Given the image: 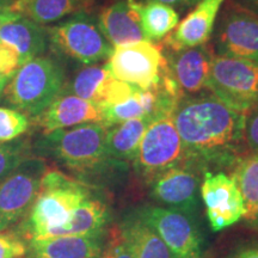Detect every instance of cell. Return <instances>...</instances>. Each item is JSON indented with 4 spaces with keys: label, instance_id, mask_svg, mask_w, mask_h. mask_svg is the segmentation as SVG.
<instances>
[{
    "label": "cell",
    "instance_id": "17",
    "mask_svg": "<svg viewBox=\"0 0 258 258\" xmlns=\"http://www.w3.org/2000/svg\"><path fill=\"white\" fill-rule=\"evenodd\" d=\"M139 6L137 0H115L99 12L97 24L112 47L146 41Z\"/></svg>",
    "mask_w": 258,
    "mask_h": 258
},
{
    "label": "cell",
    "instance_id": "7",
    "mask_svg": "<svg viewBox=\"0 0 258 258\" xmlns=\"http://www.w3.org/2000/svg\"><path fill=\"white\" fill-rule=\"evenodd\" d=\"M48 169L40 157L29 156L0 180V232L21 224L30 211Z\"/></svg>",
    "mask_w": 258,
    "mask_h": 258
},
{
    "label": "cell",
    "instance_id": "12",
    "mask_svg": "<svg viewBox=\"0 0 258 258\" xmlns=\"http://www.w3.org/2000/svg\"><path fill=\"white\" fill-rule=\"evenodd\" d=\"M202 169L191 160L171 167L151 180L150 196L161 207L176 209L194 217L199 206Z\"/></svg>",
    "mask_w": 258,
    "mask_h": 258
},
{
    "label": "cell",
    "instance_id": "11",
    "mask_svg": "<svg viewBox=\"0 0 258 258\" xmlns=\"http://www.w3.org/2000/svg\"><path fill=\"white\" fill-rule=\"evenodd\" d=\"M214 46L217 55L258 63V14L234 3L228 4L218 24Z\"/></svg>",
    "mask_w": 258,
    "mask_h": 258
},
{
    "label": "cell",
    "instance_id": "28",
    "mask_svg": "<svg viewBox=\"0 0 258 258\" xmlns=\"http://www.w3.org/2000/svg\"><path fill=\"white\" fill-rule=\"evenodd\" d=\"M28 141L25 139H16L9 143H0V180L17 167L25 158L30 156L29 153Z\"/></svg>",
    "mask_w": 258,
    "mask_h": 258
},
{
    "label": "cell",
    "instance_id": "18",
    "mask_svg": "<svg viewBox=\"0 0 258 258\" xmlns=\"http://www.w3.org/2000/svg\"><path fill=\"white\" fill-rule=\"evenodd\" d=\"M225 0H200L175 31L165 37V44L169 49L201 46L211 40L219 11Z\"/></svg>",
    "mask_w": 258,
    "mask_h": 258
},
{
    "label": "cell",
    "instance_id": "6",
    "mask_svg": "<svg viewBox=\"0 0 258 258\" xmlns=\"http://www.w3.org/2000/svg\"><path fill=\"white\" fill-rule=\"evenodd\" d=\"M207 88L228 106L246 114L258 103V63L215 54Z\"/></svg>",
    "mask_w": 258,
    "mask_h": 258
},
{
    "label": "cell",
    "instance_id": "27",
    "mask_svg": "<svg viewBox=\"0 0 258 258\" xmlns=\"http://www.w3.org/2000/svg\"><path fill=\"white\" fill-rule=\"evenodd\" d=\"M30 127L27 115L14 108L0 106V143H9L21 138Z\"/></svg>",
    "mask_w": 258,
    "mask_h": 258
},
{
    "label": "cell",
    "instance_id": "32",
    "mask_svg": "<svg viewBox=\"0 0 258 258\" xmlns=\"http://www.w3.org/2000/svg\"><path fill=\"white\" fill-rule=\"evenodd\" d=\"M21 66L22 60L17 51L4 43H0V74L11 79Z\"/></svg>",
    "mask_w": 258,
    "mask_h": 258
},
{
    "label": "cell",
    "instance_id": "20",
    "mask_svg": "<svg viewBox=\"0 0 258 258\" xmlns=\"http://www.w3.org/2000/svg\"><path fill=\"white\" fill-rule=\"evenodd\" d=\"M110 222L108 203L95 192L85 200L66 224L51 232L50 237L60 235H99L106 233Z\"/></svg>",
    "mask_w": 258,
    "mask_h": 258
},
{
    "label": "cell",
    "instance_id": "14",
    "mask_svg": "<svg viewBox=\"0 0 258 258\" xmlns=\"http://www.w3.org/2000/svg\"><path fill=\"white\" fill-rule=\"evenodd\" d=\"M214 55V51L207 44L169 49L165 55L167 71L182 97L194 96L208 89V77Z\"/></svg>",
    "mask_w": 258,
    "mask_h": 258
},
{
    "label": "cell",
    "instance_id": "24",
    "mask_svg": "<svg viewBox=\"0 0 258 258\" xmlns=\"http://www.w3.org/2000/svg\"><path fill=\"white\" fill-rule=\"evenodd\" d=\"M111 78L112 76L105 64L86 66L80 70L69 84L64 83L61 92L80 97L99 105Z\"/></svg>",
    "mask_w": 258,
    "mask_h": 258
},
{
    "label": "cell",
    "instance_id": "1",
    "mask_svg": "<svg viewBox=\"0 0 258 258\" xmlns=\"http://www.w3.org/2000/svg\"><path fill=\"white\" fill-rule=\"evenodd\" d=\"M245 117L212 92L183 97L172 112L188 160L205 171L209 165L232 166L240 157Z\"/></svg>",
    "mask_w": 258,
    "mask_h": 258
},
{
    "label": "cell",
    "instance_id": "29",
    "mask_svg": "<svg viewBox=\"0 0 258 258\" xmlns=\"http://www.w3.org/2000/svg\"><path fill=\"white\" fill-rule=\"evenodd\" d=\"M99 258H134V254L122 235L118 226L108 232V240Z\"/></svg>",
    "mask_w": 258,
    "mask_h": 258
},
{
    "label": "cell",
    "instance_id": "8",
    "mask_svg": "<svg viewBox=\"0 0 258 258\" xmlns=\"http://www.w3.org/2000/svg\"><path fill=\"white\" fill-rule=\"evenodd\" d=\"M46 30L50 43L78 62L95 64L108 60L114 50L98 24L85 12L73 15L67 21L47 27Z\"/></svg>",
    "mask_w": 258,
    "mask_h": 258
},
{
    "label": "cell",
    "instance_id": "34",
    "mask_svg": "<svg viewBox=\"0 0 258 258\" xmlns=\"http://www.w3.org/2000/svg\"><path fill=\"white\" fill-rule=\"evenodd\" d=\"M15 2L16 0H0V28L9 23V22L14 21L19 16H22L12 9Z\"/></svg>",
    "mask_w": 258,
    "mask_h": 258
},
{
    "label": "cell",
    "instance_id": "37",
    "mask_svg": "<svg viewBox=\"0 0 258 258\" xmlns=\"http://www.w3.org/2000/svg\"><path fill=\"white\" fill-rule=\"evenodd\" d=\"M9 80H10L9 78H6V77L2 76V74H0V98H2V96L4 95L6 85H8Z\"/></svg>",
    "mask_w": 258,
    "mask_h": 258
},
{
    "label": "cell",
    "instance_id": "4",
    "mask_svg": "<svg viewBox=\"0 0 258 258\" xmlns=\"http://www.w3.org/2000/svg\"><path fill=\"white\" fill-rule=\"evenodd\" d=\"M63 85V67L53 57L41 55L19 67L4 95L14 109L35 118L56 98Z\"/></svg>",
    "mask_w": 258,
    "mask_h": 258
},
{
    "label": "cell",
    "instance_id": "23",
    "mask_svg": "<svg viewBox=\"0 0 258 258\" xmlns=\"http://www.w3.org/2000/svg\"><path fill=\"white\" fill-rule=\"evenodd\" d=\"M96 0H16L14 11L35 23L47 25L61 18L85 12Z\"/></svg>",
    "mask_w": 258,
    "mask_h": 258
},
{
    "label": "cell",
    "instance_id": "3",
    "mask_svg": "<svg viewBox=\"0 0 258 258\" xmlns=\"http://www.w3.org/2000/svg\"><path fill=\"white\" fill-rule=\"evenodd\" d=\"M108 127L102 122L84 123L43 134L37 140V154L49 157L79 177H96L120 161L106 157Z\"/></svg>",
    "mask_w": 258,
    "mask_h": 258
},
{
    "label": "cell",
    "instance_id": "9",
    "mask_svg": "<svg viewBox=\"0 0 258 258\" xmlns=\"http://www.w3.org/2000/svg\"><path fill=\"white\" fill-rule=\"evenodd\" d=\"M165 66L163 48L148 41L114 47L105 62V67L115 79L143 90L158 84Z\"/></svg>",
    "mask_w": 258,
    "mask_h": 258
},
{
    "label": "cell",
    "instance_id": "26",
    "mask_svg": "<svg viewBox=\"0 0 258 258\" xmlns=\"http://www.w3.org/2000/svg\"><path fill=\"white\" fill-rule=\"evenodd\" d=\"M231 177L243 196L245 221L253 218L258 206V153L239 157L232 165Z\"/></svg>",
    "mask_w": 258,
    "mask_h": 258
},
{
    "label": "cell",
    "instance_id": "33",
    "mask_svg": "<svg viewBox=\"0 0 258 258\" xmlns=\"http://www.w3.org/2000/svg\"><path fill=\"white\" fill-rule=\"evenodd\" d=\"M227 258H258V240L243 241L235 245Z\"/></svg>",
    "mask_w": 258,
    "mask_h": 258
},
{
    "label": "cell",
    "instance_id": "2",
    "mask_svg": "<svg viewBox=\"0 0 258 258\" xmlns=\"http://www.w3.org/2000/svg\"><path fill=\"white\" fill-rule=\"evenodd\" d=\"M95 192L88 183L59 170L47 169L37 198L24 220L16 226V232L25 241L48 238L54 230L66 224L76 209Z\"/></svg>",
    "mask_w": 258,
    "mask_h": 258
},
{
    "label": "cell",
    "instance_id": "13",
    "mask_svg": "<svg viewBox=\"0 0 258 258\" xmlns=\"http://www.w3.org/2000/svg\"><path fill=\"white\" fill-rule=\"evenodd\" d=\"M200 194L209 226L214 232L225 230L244 218L243 196L231 176L206 170L200 185Z\"/></svg>",
    "mask_w": 258,
    "mask_h": 258
},
{
    "label": "cell",
    "instance_id": "35",
    "mask_svg": "<svg viewBox=\"0 0 258 258\" xmlns=\"http://www.w3.org/2000/svg\"><path fill=\"white\" fill-rule=\"evenodd\" d=\"M148 2H157V3H161V4H165L169 6H177V5H191L192 0H148Z\"/></svg>",
    "mask_w": 258,
    "mask_h": 258
},
{
    "label": "cell",
    "instance_id": "36",
    "mask_svg": "<svg viewBox=\"0 0 258 258\" xmlns=\"http://www.w3.org/2000/svg\"><path fill=\"white\" fill-rule=\"evenodd\" d=\"M246 224L249 225L250 227L252 228V230H254V231H257V232H258V206H257L256 213H254L253 218L251 219V220H250L249 222H246Z\"/></svg>",
    "mask_w": 258,
    "mask_h": 258
},
{
    "label": "cell",
    "instance_id": "25",
    "mask_svg": "<svg viewBox=\"0 0 258 258\" xmlns=\"http://www.w3.org/2000/svg\"><path fill=\"white\" fill-rule=\"evenodd\" d=\"M139 12L144 36L148 42L160 41L167 37L179 23V16L176 10L161 3H140Z\"/></svg>",
    "mask_w": 258,
    "mask_h": 258
},
{
    "label": "cell",
    "instance_id": "16",
    "mask_svg": "<svg viewBox=\"0 0 258 258\" xmlns=\"http://www.w3.org/2000/svg\"><path fill=\"white\" fill-rule=\"evenodd\" d=\"M108 232L99 235H60L27 240L25 257L99 258L108 240Z\"/></svg>",
    "mask_w": 258,
    "mask_h": 258
},
{
    "label": "cell",
    "instance_id": "31",
    "mask_svg": "<svg viewBox=\"0 0 258 258\" xmlns=\"http://www.w3.org/2000/svg\"><path fill=\"white\" fill-rule=\"evenodd\" d=\"M244 140L251 153H258V103L246 112Z\"/></svg>",
    "mask_w": 258,
    "mask_h": 258
},
{
    "label": "cell",
    "instance_id": "5",
    "mask_svg": "<svg viewBox=\"0 0 258 258\" xmlns=\"http://www.w3.org/2000/svg\"><path fill=\"white\" fill-rule=\"evenodd\" d=\"M188 160L182 138L172 115L158 117L145 132L133 159L135 172L150 184L154 177Z\"/></svg>",
    "mask_w": 258,
    "mask_h": 258
},
{
    "label": "cell",
    "instance_id": "15",
    "mask_svg": "<svg viewBox=\"0 0 258 258\" xmlns=\"http://www.w3.org/2000/svg\"><path fill=\"white\" fill-rule=\"evenodd\" d=\"M34 121L42 129V134H48L57 129L102 122V112L96 103L60 92L46 110L35 117Z\"/></svg>",
    "mask_w": 258,
    "mask_h": 258
},
{
    "label": "cell",
    "instance_id": "21",
    "mask_svg": "<svg viewBox=\"0 0 258 258\" xmlns=\"http://www.w3.org/2000/svg\"><path fill=\"white\" fill-rule=\"evenodd\" d=\"M118 227L134 258H178L135 212L125 217Z\"/></svg>",
    "mask_w": 258,
    "mask_h": 258
},
{
    "label": "cell",
    "instance_id": "30",
    "mask_svg": "<svg viewBox=\"0 0 258 258\" xmlns=\"http://www.w3.org/2000/svg\"><path fill=\"white\" fill-rule=\"evenodd\" d=\"M27 253V241L16 231L0 232V258H21Z\"/></svg>",
    "mask_w": 258,
    "mask_h": 258
},
{
    "label": "cell",
    "instance_id": "19",
    "mask_svg": "<svg viewBox=\"0 0 258 258\" xmlns=\"http://www.w3.org/2000/svg\"><path fill=\"white\" fill-rule=\"evenodd\" d=\"M47 30L24 16H19L0 28V43L18 53L22 64L41 56L47 48Z\"/></svg>",
    "mask_w": 258,
    "mask_h": 258
},
{
    "label": "cell",
    "instance_id": "22",
    "mask_svg": "<svg viewBox=\"0 0 258 258\" xmlns=\"http://www.w3.org/2000/svg\"><path fill=\"white\" fill-rule=\"evenodd\" d=\"M156 118L152 116L133 118L108 127L105 137L106 157L127 163L133 161L145 132Z\"/></svg>",
    "mask_w": 258,
    "mask_h": 258
},
{
    "label": "cell",
    "instance_id": "38",
    "mask_svg": "<svg viewBox=\"0 0 258 258\" xmlns=\"http://www.w3.org/2000/svg\"><path fill=\"white\" fill-rule=\"evenodd\" d=\"M198 2H200V0H192V4H195V3H198Z\"/></svg>",
    "mask_w": 258,
    "mask_h": 258
},
{
    "label": "cell",
    "instance_id": "10",
    "mask_svg": "<svg viewBox=\"0 0 258 258\" xmlns=\"http://www.w3.org/2000/svg\"><path fill=\"white\" fill-rule=\"evenodd\" d=\"M135 213L157 232L177 257L203 258L201 235L192 217L161 206H143Z\"/></svg>",
    "mask_w": 258,
    "mask_h": 258
}]
</instances>
